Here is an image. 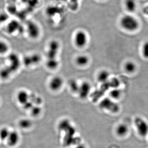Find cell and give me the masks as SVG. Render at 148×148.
Here are the masks:
<instances>
[{
	"label": "cell",
	"mask_w": 148,
	"mask_h": 148,
	"mask_svg": "<svg viewBox=\"0 0 148 148\" xmlns=\"http://www.w3.org/2000/svg\"><path fill=\"white\" fill-rule=\"evenodd\" d=\"M143 12L146 16L148 17V5L146 6L143 9Z\"/></svg>",
	"instance_id": "4dcf8cb0"
},
{
	"label": "cell",
	"mask_w": 148,
	"mask_h": 148,
	"mask_svg": "<svg viewBox=\"0 0 148 148\" xmlns=\"http://www.w3.org/2000/svg\"><path fill=\"white\" fill-rule=\"evenodd\" d=\"M119 22L122 28L128 32H135L138 30L140 26L138 19L130 14H126L122 16Z\"/></svg>",
	"instance_id": "6da1fadb"
},
{
	"label": "cell",
	"mask_w": 148,
	"mask_h": 148,
	"mask_svg": "<svg viewBox=\"0 0 148 148\" xmlns=\"http://www.w3.org/2000/svg\"><path fill=\"white\" fill-rule=\"evenodd\" d=\"M20 140V136L17 131L15 130L10 131L8 138L6 141L9 146L14 147L17 145Z\"/></svg>",
	"instance_id": "ba28073f"
},
{
	"label": "cell",
	"mask_w": 148,
	"mask_h": 148,
	"mask_svg": "<svg viewBox=\"0 0 148 148\" xmlns=\"http://www.w3.org/2000/svg\"><path fill=\"white\" fill-rule=\"evenodd\" d=\"M79 85V84L78 83V82L75 80H72L69 83V86L71 90L73 92H76L77 93L78 91Z\"/></svg>",
	"instance_id": "ffe728a7"
},
{
	"label": "cell",
	"mask_w": 148,
	"mask_h": 148,
	"mask_svg": "<svg viewBox=\"0 0 148 148\" xmlns=\"http://www.w3.org/2000/svg\"><path fill=\"white\" fill-rule=\"evenodd\" d=\"M27 32L30 38L36 39L40 36L39 27L36 23L30 21L27 25Z\"/></svg>",
	"instance_id": "8992f818"
},
{
	"label": "cell",
	"mask_w": 148,
	"mask_h": 148,
	"mask_svg": "<svg viewBox=\"0 0 148 148\" xmlns=\"http://www.w3.org/2000/svg\"><path fill=\"white\" fill-rule=\"evenodd\" d=\"M71 1L72 2L77 3V2L79 1V0H71Z\"/></svg>",
	"instance_id": "1f68e13d"
},
{
	"label": "cell",
	"mask_w": 148,
	"mask_h": 148,
	"mask_svg": "<svg viewBox=\"0 0 148 148\" xmlns=\"http://www.w3.org/2000/svg\"><path fill=\"white\" fill-rule=\"evenodd\" d=\"M10 131L7 127H4L0 130V139L4 141L8 138Z\"/></svg>",
	"instance_id": "d6986e66"
},
{
	"label": "cell",
	"mask_w": 148,
	"mask_h": 148,
	"mask_svg": "<svg viewBox=\"0 0 148 148\" xmlns=\"http://www.w3.org/2000/svg\"><path fill=\"white\" fill-rule=\"evenodd\" d=\"M18 125L21 128L27 129L32 127V123L30 120L27 119H23L19 121Z\"/></svg>",
	"instance_id": "ac0fdd59"
},
{
	"label": "cell",
	"mask_w": 148,
	"mask_h": 148,
	"mask_svg": "<svg viewBox=\"0 0 148 148\" xmlns=\"http://www.w3.org/2000/svg\"><path fill=\"white\" fill-rule=\"evenodd\" d=\"M91 90V85L88 82L84 81L79 85L77 93L82 98H86Z\"/></svg>",
	"instance_id": "52a82bcc"
},
{
	"label": "cell",
	"mask_w": 148,
	"mask_h": 148,
	"mask_svg": "<svg viewBox=\"0 0 148 148\" xmlns=\"http://www.w3.org/2000/svg\"><path fill=\"white\" fill-rule=\"evenodd\" d=\"M38 0H28L27 3H28L30 7H34L35 6H37L38 4Z\"/></svg>",
	"instance_id": "f1b7e54d"
},
{
	"label": "cell",
	"mask_w": 148,
	"mask_h": 148,
	"mask_svg": "<svg viewBox=\"0 0 148 148\" xmlns=\"http://www.w3.org/2000/svg\"><path fill=\"white\" fill-rule=\"evenodd\" d=\"M60 47V43L58 41L54 40L51 41L49 44L48 50L47 54V59L57 58Z\"/></svg>",
	"instance_id": "277c9868"
},
{
	"label": "cell",
	"mask_w": 148,
	"mask_h": 148,
	"mask_svg": "<svg viewBox=\"0 0 148 148\" xmlns=\"http://www.w3.org/2000/svg\"><path fill=\"white\" fill-rule=\"evenodd\" d=\"M116 133L120 137H124L127 135L129 132V127L125 123H120L116 128Z\"/></svg>",
	"instance_id": "9c48e42d"
},
{
	"label": "cell",
	"mask_w": 148,
	"mask_h": 148,
	"mask_svg": "<svg viewBox=\"0 0 148 148\" xmlns=\"http://www.w3.org/2000/svg\"><path fill=\"white\" fill-rule=\"evenodd\" d=\"M110 76V74L108 71L106 70H101L97 75V80L101 83H106L108 81Z\"/></svg>",
	"instance_id": "30bf717a"
},
{
	"label": "cell",
	"mask_w": 148,
	"mask_h": 148,
	"mask_svg": "<svg viewBox=\"0 0 148 148\" xmlns=\"http://www.w3.org/2000/svg\"><path fill=\"white\" fill-rule=\"evenodd\" d=\"M16 9H15V7L10 6L9 7L8 10L9 12L12 14L15 13V12L16 11Z\"/></svg>",
	"instance_id": "f546056e"
},
{
	"label": "cell",
	"mask_w": 148,
	"mask_h": 148,
	"mask_svg": "<svg viewBox=\"0 0 148 148\" xmlns=\"http://www.w3.org/2000/svg\"><path fill=\"white\" fill-rule=\"evenodd\" d=\"M59 62L57 58L55 59H47L46 66L50 70H55L59 66Z\"/></svg>",
	"instance_id": "2e32d148"
},
{
	"label": "cell",
	"mask_w": 148,
	"mask_h": 148,
	"mask_svg": "<svg viewBox=\"0 0 148 148\" xmlns=\"http://www.w3.org/2000/svg\"><path fill=\"white\" fill-rule=\"evenodd\" d=\"M89 62V57L85 54H80L76 58V64L80 67H84L87 66Z\"/></svg>",
	"instance_id": "8fae6325"
},
{
	"label": "cell",
	"mask_w": 148,
	"mask_h": 148,
	"mask_svg": "<svg viewBox=\"0 0 148 148\" xmlns=\"http://www.w3.org/2000/svg\"><path fill=\"white\" fill-rule=\"evenodd\" d=\"M22 1H24V2H27V1H28V0H22Z\"/></svg>",
	"instance_id": "d6a6232c"
},
{
	"label": "cell",
	"mask_w": 148,
	"mask_h": 148,
	"mask_svg": "<svg viewBox=\"0 0 148 148\" xmlns=\"http://www.w3.org/2000/svg\"><path fill=\"white\" fill-rule=\"evenodd\" d=\"M134 123L138 135L142 137L148 135V123L140 116H137L134 120Z\"/></svg>",
	"instance_id": "7a4b0ae2"
},
{
	"label": "cell",
	"mask_w": 148,
	"mask_h": 148,
	"mask_svg": "<svg viewBox=\"0 0 148 148\" xmlns=\"http://www.w3.org/2000/svg\"><path fill=\"white\" fill-rule=\"evenodd\" d=\"M31 111L32 115L34 116H36L40 113L41 109L38 106H34L31 109Z\"/></svg>",
	"instance_id": "603a6c76"
},
{
	"label": "cell",
	"mask_w": 148,
	"mask_h": 148,
	"mask_svg": "<svg viewBox=\"0 0 148 148\" xmlns=\"http://www.w3.org/2000/svg\"><path fill=\"white\" fill-rule=\"evenodd\" d=\"M64 83V79L61 77L55 76L51 79L49 86L51 90L53 91H57L62 88Z\"/></svg>",
	"instance_id": "5b68a950"
},
{
	"label": "cell",
	"mask_w": 148,
	"mask_h": 148,
	"mask_svg": "<svg viewBox=\"0 0 148 148\" xmlns=\"http://www.w3.org/2000/svg\"></svg>",
	"instance_id": "e575fe53"
},
{
	"label": "cell",
	"mask_w": 148,
	"mask_h": 148,
	"mask_svg": "<svg viewBox=\"0 0 148 148\" xmlns=\"http://www.w3.org/2000/svg\"><path fill=\"white\" fill-rule=\"evenodd\" d=\"M32 58L33 64H38L41 60V56L38 54H34L31 56Z\"/></svg>",
	"instance_id": "cb8c5ba5"
},
{
	"label": "cell",
	"mask_w": 148,
	"mask_h": 148,
	"mask_svg": "<svg viewBox=\"0 0 148 148\" xmlns=\"http://www.w3.org/2000/svg\"><path fill=\"white\" fill-rule=\"evenodd\" d=\"M19 26L20 25L17 21L15 20L12 21L8 25V32L9 34H13L14 32L18 30Z\"/></svg>",
	"instance_id": "9a60e30c"
},
{
	"label": "cell",
	"mask_w": 148,
	"mask_h": 148,
	"mask_svg": "<svg viewBox=\"0 0 148 148\" xmlns=\"http://www.w3.org/2000/svg\"><path fill=\"white\" fill-rule=\"evenodd\" d=\"M124 68L125 71L128 73H133L137 69V66L134 62L128 61L125 64Z\"/></svg>",
	"instance_id": "5bb4252c"
},
{
	"label": "cell",
	"mask_w": 148,
	"mask_h": 148,
	"mask_svg": "<svg viewBox=\"0 0 148 148\" xmlns=\"http://www.w3.org/2000/svg\"><path fill=\"white\" fill-rule=\"evenodd\" d=\"M100 1H102V0H100Z\"/></svg>",
	"instance_id": "836d02e7"
},
{
	"label": "cell",
	"mask_w": 148,
	"mask_h": 148,
	"mask_svg": "<svg viewBox=\"0 0 148 148\" xmlns=\"http://www.w3.org/2000/svg\"><path fill=\"white\" fill-rule=\"evenodd\" d=\"M16 98L18 103L23 105L29 101V95L25 90H21L17 93Z\"/></svg>",
	"instance_id": "7c38bea8"
},
{
	"label": "cell",
	"mask_w": 148,
	"mask_h": 148,
	"mask_svg": "<svg viewBox=\"0 0 148 148\" xmlns=\"http://www.w3.org/2000/svg\"><path fill=\"white\" fill-rule=\"evenodd\" d=\"M8 70L9 69H4L1 71V73H0L1 77H2L3 78H7L9 76V75L10 73L9 72Z\"/></svg>",
	"instance_id": "4316f807"
},
{
	"label": "cell",
	"mask_w": 148,
	"mask_h": 148,
	"mask_svg": "<svg viewBox=\"0 0 148 148\" xmlns=\"http://www.w3.org/2000/svg\"><path fill=\"white\" fill-rule=\"evenodd\" d=\"M87 33L83 30L77 31L74 37V43L77 47L82 48L85 47L88 42Z\"/></svg>",
	"instance_id": "3957f363"
},
{
	"label": "cell",
	"mask_w": 148,
	"mask_h": 148,
	"mask_svg": "<svg viewBox=\"0 0 148 148\" xmlns=\"http://www.w3.org/2000/svg\"><path fill=\"white\" fill-rule=\"evenodd\" d=\"M142 52L143 57L146 59H148V41H146L143 44Z\"/></svg>",
	"instance_id": "7402d4cb"
},
{
	"label": "cell",
	"mask_w": 148,
	"mask_h": 148,
	"mask_svg": "<svg viewBox=\"0 0 148 148\" xmlns=\"http://www.w3.org/2000/svg\"><path fill=\"white\" fill-rule=\"evenodd\" d=\"M110 95L112 100H118L121 97L122 91L118 88H113L110 91Z\"/></svg>",
	"instance_id": "e0dca14e"
},
{
	"label": "cell",
	"mask_w": 148,
	"mask_h": 148,
	"mask_svg": "<svg viewBox=\"0 0 148 148\" xmlns=\"http://www.w3.org/2000/svg\"><path fill=\"white\" fill-rule=\"evenodd\" d=\"M23 108L26 110H31L33 106H34V104L31 101H29L27 103L23 105Z\"/></svg>",
	"instance_id": "484cf974"
},
{
	"label": "cell",
	"mask_w": 148,
	"mask_h": 148,
	"mask_svg": "<svg viewBox=\"0 0 148 148\" xmlns=\"http://www.w3.org/2000/svg\"><path fill=\"white\" fill-rule=\"evenodd\" d=\"M24 65L26 66H31V65H33V62H32L31 56H27L24 57Z\"/></svg>",
	"instance_id": "d4e9b609"
},
{
	"label": "cell",
	"mask_w": 148,
	"mask_h": 148,
	"mask_svg": "<svg viewBox=\"0 0 148 148\" xmlns=\"http://www.w3.org/2000/svg\"><path fill=\"white\" fill-rule=\"evenodd\" d=\"M124 5L125 9L130 13L134 12L137 9V2L135 0H125Z\"/></svg>",
	"instance_id": "4fadbf2b"
},
{
	"label": "cell",
	"mask_w": 148,
	"mask_h": 148,
	"mask_svg": "<svg viewBox=\"0 0 148 148\" xmlns=\"http://www.w3.org/2000/svg\"><path fill=\"white\" fill-rule=\"evenodd\" d=\"M8 46L4 42L0 40V54H4L8 51Z\"/></svg>",
	"instance_id": "44dd1931"
},
{
	"label": "cell",
	"mask_w": 148,
	"mask_h": 148,
	"mask_svg": "<svg viewBox=\"0 0 148 148\" xmlns=\"http://www.w3.org/2000/svg\"><path fill=\"white\" fill-rule=\"evenodd\" d=\"M8 18V15L4 13L0 14V23L5 22L7 20Z\"/></svg>",
	"instance_id": "83f0119b"
}]
</instances>
